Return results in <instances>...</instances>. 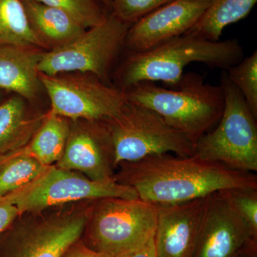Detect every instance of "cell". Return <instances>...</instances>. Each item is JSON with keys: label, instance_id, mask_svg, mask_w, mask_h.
<instances>
[{"label": "cell", "instance_id": "obj_1", "mask_svg": "<svg viewBox=\"0 0 257 257\" xmlns=\"http://www.w3.org/2000/svg\"><path fill=\"white\" fill-rule=\"evenodd\" d=\"M118 166L115 180L155 205L189 202L224 189H257L254 173L231 170L195 155L161 154Z\"/></svg>", "mask_w": 257, "mask_h": 257}, {"label": "cell", "instance_id": "obj_2", "mask_svg": "<svg viewBox=\"0 0 257 257\" xmlns=\"http://www.w3.org/2000/svg\"><path fill=\"white\" fill-rule=\"evenodd\" d=\"M243 57L236 39L212 42L183 35L145 52H127L116 72V87L124 90L139 82H162L175 89L189 64L200 62L226 71Z\"/></svg>", "mask_w": 257, "mask_h": 257}, {"label": "cell", "instance_id": "obj_3", "mask_svg": "<svg viewBox=\"0 0 257 257\" xmlns=\"http://www.w3.org/2000/svg\"><path fill=\"white\" fill-rule=\"evenodd\" d=\"M122 91L126 101L156 111L194 144L218 124L224 110L221 86L204 82L194 72L184 73L175 89L141 82Z\"/></svg>", "mask_w": 257, "mask_h": 257}, {"label": "cell", "instance_id": "obj_4", "mask_svg": "<svg viewBox=\"0 0 257 257\" xmlns=\"http://www.w3.org/2000/svg\"><path fill=\"white\" fill-rule=\"evenodd\" d=\"M92 201L20 214L0 236V257H62L82 237Z\"/></svg>", "mask_w": 257, "mask_h": 257}, {"label": "cell", "instance_id": "obj_5", "mask_svg": "<svg viewBox=\"0 0 257 257\" xmlns=\"http://www.w3.org/2000/svg\"><path fill=\"white\" fill-rule=\"evenodd\" d=\"M157 221V206L142 199H96L88 211L82 239L94 251L122 257L153 239Z\"/></svg>", "mask_w": 257, "mask_h": 257}, {"label": "cell", "instance_id": "obj_6", "mask_svg": "<svg viewBox=\"0 0 257 257\" xmlns=\"http://www.w3.org/2000/svg\"><path fill=\"white\" fill-rule=\"evenodd\" d=\"M224 106L217 126L196 142L194 155L236 171L257 172L256 119L223 71Z\"/></svg>", "mask_w": 257, "mask_h": 257}, {"label": "cell", "instance_id": "obj_7", "mask_svg": "<svg viewBox=\"0 0 257 257\" xmlns=\"http://www.w3.org/2000/svg\"><path fill=\"white\" fill-rule=\"evenodd\" d=\"M104 121L114 147L115 168L161 154L194 155L195 144L145 106L126 101L119 114Z\"/></svg>", "mask_w": 257, "mask_h": 257}, {"label": "cell", "instance_id": "obj_8", "mask_svg": "<svg viewBox=\"0 0 257 257\" xmlns=\"http://www.w3.org/2000/svg\"><path fill=\"white\" fill-rule=\"evenodd\" d=\"M130 26L109 13L100 24L85 30L72 41L44 52L39 72L51 76L64 72L90 74L111 85V69L124 50Z\"/></svg>", "mask_w": 257, "mask_h": 257}, {"label": "cell", "instance_id": "obj_9", "mask_svg": "<svg viewBox=\"0 0 257 257\" xmlns=\"http://www.w3.org/2000/svg\"><path fill=\"white\" fill-rule=\"evenodd\" d=\"M20 214L40 212L48 208L107 197L139 199L136 191L114 179L91 180L84 175L48 166L30 183L4 197Z\"/></svg>", "mask_w": 257, "mask_h": 257}, {"label": "cell", "instance_id": "obj_10", "mask_svg": "<svg viewBox=\"0 0 257 257\" xmlns=\"http://www.w3.org/2000/svg\"><path fill=\"white\" fill-rule=\"evenodd\" d=\"M50 96V114L72 121H106L119 114L126 101L124 91L92 74L47 75L39 72Z\"/></svg>", "mask_w": 257, "mask_h": 257}, {"label": "cell", "instance_id": "obj_11", "mask_svg": "<svg viewBox=\"0 0 257 257\" xmlns=\"http://www.w3.org/2000/svg\"><path fill=\"white\" fill-rule=\"evenodd\" d=\"M257 250V238L221 191L208 196L207 206L194 257H237Z\"/></svg>", "mask_w": 257, "mask_h": 257}, {"label": "cell", "instance_id": "obj_12", "mask_svg": "<svg viewBox=\"0 0 257 257\" xmlns=\"http://www.w3.org/2000/svg\"><path fill=\"white\" fill-rule=\"evenodd\" d=\"M71 126L59 168L79 171L96 182L114 179V152L110 132L104 121L83 120Z\"/></svg>", "mask_w": 257, "mask_h": 257}, {"label": "cell", "instance_id": "obj_13", "mask_svg": "<svg viewBox=\"0 0 257 257\" xmlns=\"http://www.w3.org/2000/svg\"><path fill=\"white\" fill-rule=\"evenodd\" d=\"M214 0H172L140 19L128 28L126 52L151 50L182 36L199 21Z\"/></svg>", "mask_w": 257, "mask_h": 257}, {"label": "cell", "instance_id": "obj_14", "mask_svg": "<svg viewBox=\"0 0 257 257\" xmlns=\"http://www.w3.org/2000/svg\"><path fill=\"white\" fill-rule=\"evenodd\" d=\"M207 197L178 204L156 205L154 242L157 257H194Z\"/></svg>", "mask_w": 257, "mask_h": 257}, {"label": "cell", "instance_id": "obj_15", "mask_svg": "<svg viewBox=\"0 0 257 257\" xmlns=\"http://www.w3.org/2000/svg\"><path fill=\"white\" fill-rule=\"evenodd\" d=\"M43 52L37 47L0 46V89L26 100L35 99L42 85L38 65Z\"/></svg>", "mask_w": 257, "mask_h": 257}, {"label": "cell", "instance_id": "obj_16", "mask_svg": "<svg viewBox=\"0 0 257 257\" xmlns=\"http://www.w3.org/2000/svg\"><path fill=\"white\" fill-rule=\"evenodd\" d=\"M23 2L30 26L47 51L63 46L86 30L63 10L33 0Z\"/></svg>", "mask_w": 257, "mask_h": 257}, {"label": "cell", "instance_id": "obj_17", "mask_svg": "<svg viewBox=\"0 0 257 257\" xmlns=\"http://www.w3.org/2000/svg\"><path fill=\"white\" fill-rule=\"evenodd\" d=\"M45 116L30 117L25 99L18 95L0 104V157L26 146Z\"/></svg>", "mask_w": 257, "mask_h": 257}, {"label": "cell", "instance_id": "obj_18", "mask_svg": "<svg viewBox=\"0 0 257 257\" xmlns=\"http://www.w3.org/2000/svg\"><path fill=\"white\" fill-rule=\"evenodd\" d=\"M257 0H214L199 21L184 35L220 41L223 30L246 18Z\"/></svg>", "mask_w": 257, "mask_h": 257}, {"label": "cell", "instance_id": "obj_19", "mask_svg": "<svg viewBox=\"0 0 257 257\" xmlns=\"http://www.w3.org/2000/svg\"><path fill=\"white\" fill-rule=\"evenodd\" d=\"M69 130L66 118L49 112L23 150L42 165H55L63 156Z\"/></svg>", "mask_w": 257, "mask_h": 257}, {"label": "cell", "instance_id": "obj_20", "mask_svg": "<svg viewBox=\"0 0 257 257\" xmlns=\"http://www.w3.org/2000/svg\"><path fill=\"white\" fill-rule=\"evenodd\" d=\"M3 45L47 50L30 26L23 0H0V46Z\"/></svg>", "mask_w": 257, "mask_h": 257}, {"label": "cell", "instance_id": "obj_21", "mask_svg": "<svg viewBox=\"0 0 257 257\" xmlns=\"http://www.w3.org/2000/svg\"><path fill=\"white\" fill-rule=\"evenodd\" d=\"M47 167L26 153L23 148L0 157V197L30 183Z\"/></svg>", "mask_w": 257, "mask_h": 257}, {"label": "cell", "instance_id": "obj_22", "mask_svg": "<svg viewBox=\"0 0 257 257\" xmlns=\"http://www.w3.org/2000/svg\"><path fill=\"white\" fill-rule=\"evenodd\" d=\"M229 80L242 94L250 111L257 119V52L243 57L226 70Z\"/></svg>", "mask_w": 257, "mask_h": 257}, {"label": "cell", "instance_id": "obj_23", "mask_svg": "<svg viewBox=\"0 0 257 257\" xmlns=\"http://www.w3.org/2000/svg\"><path fill=\"white\" fill-rule=\"evenodd\" d=\"M55 7L68 13L87 29L100 24L109 13L103 9L98 0H33Z\"/></svg>", "mask_w": 257, "mask_h": 257}, {"label": "cell", "instance_id": "obj_24", "mask_svg": "<svg viewBox=\"0 0 257 257\" xmlns=\"http://www.w3.org/2000/svg\"><path fill=\"white\" fill-rule=\"evenodd\" d=\"M221 192L257 238V189H229Z\"/></svg>", "mask_w": 257, "mask_h": 257}, {"label": "cell", "instance_id": "obj_25", "mask_svg": "<svg viewBox=\"0 0 257 257\" xmlns=\"http://www.w3.org/2000/svg\"><path fill=\"white\" fill-rule=\"evenodd\" d=\"M172 0H111V13L127 25L140 19Z\"/></svg>", "mask_w": 257, "mask_h": 257}, {"label": "cell", "instance_id": "obj_26", "mask_svg": "<svg viewBox=\"0 0 257 257\" xmlns=\"http://www.w3.org/2000/svg\"><path fill=\"white\" fill-rule=\"evenodd\" d=\"M20 214L18 208L4 197H0V235L11 226Z\"/></svg>", "mask_w": 257, "mask_h": 257}, {"label": "cell", "instance_id": "obj_27", "mask_svg": "<svg viewBox=\"0 0 257 257\" xmlns=\"http://www.w3.org/2000/svg\"><path fill=\"white\" fill-rule=\"evenodd\" d=\"M62 257H111L88 247L82 238L72 243L63 253Z\"/></svg>", "mask_w": 257, "mask_h": 257}, {"label": "cell", "instance_id": "obj_28", "mask_svg": "<svg viewBox=\"0 0 257 257\" xmlns=\"http://www.w3.org/2000/svg\"><path fill=\"white\" fill-rule=\"evenodd\" d=\"M122 257H157L155 251L154 238L149 241L146 244Z\"/></svg>", "mask_w": 257, "mask_h": 257}, {"label": "cell", "instance_id": "obj_29", "mask_svg": "<svg viewBox=\"0 0 257 257\" xmlns=\"http://www.w3.org/2000/svg\"><path fill=\"white\" fill-rule=\"evenodd\" d=\"M98 1L104 7V8L108 10V12L111 13V0H98Z\"/></svg>", "mask_w": 257, "mask_h": 257}]
</instances>
